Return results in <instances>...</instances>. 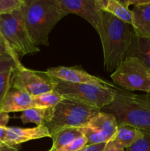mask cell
<instances>
[{"label":"cell","mask_w":150,"mask_h":151,"mask_svg":"<svg viewBox=\"0 0 150 151\" xmlns=\"http://www.w3.org/2000/svg\"><path fill=\"white\" fill-rule=\"evenodd\" d=\"M20 60L13 59L0 60V111L4 97L11 88V79L16 66L21 64Z\"/></svg>","instance_id":"obj_18"},{"label":"cell","mask_w":150,"mask_h":151,"mask_svg":"<svg viewBox=\"0 0 150 151\" xmlns=\"http://www.w3.org/2000/svg\"><path fill=\"white\" fill-rule=\"evenodd\" d=\"M86 126L90 127L101 134L109 142L117 131L118 123L113 115L100 111L90 121Z\"/></svg>","instance_id":"obj_14"},{"label":"cell","mask_w":150,"mask_h":151,"mask_svg":"<svg viewBox=\"0 0 150 151\" xmlns=\"http://www.w3.org/2000/svg\"><path fill=\"white\" fill-rule=\"evenodd\" d=\"M33 108L38 109H51L57 106L60 101L64 99L62 94L55 89L48 92L32 97Z\"/></svg>","instance_id":"obj_21"},{"label":"cell","mask_w":150,"mask_h":151,"mask_svg":"<svg viewBox=\"0 0 150 151\" xmlns=\"http://www.w3.org/2000/svg\"><path fill=\"white\" fill-rule=\"evenodd\" d=\"M56 91L64 98L76 100L99 109L113 101L117 88L91 83H69L54 79Z\"/></svg>","instance_id":"obj_5"},{"label":"cell","mask_w":150,"mask_h":151,"mask_svg":"<svg viewBox=\"0 0 150 151\" xmlns=\"http://www.w3.org/2000/svg\"><path fill=\"white\" fill-rule=\"evenodd\" d=\"M102 151H126L125 150H122V149L119 148L118 147H116L114 144L113 143V142L111 140H110L109 142H107L106 143V145L104 147V148L103 149Z\"/></svg>","instance_id":"obj_28"},{"label":"cell","mask_w":150,"mask_h":151,"mask_svg":"<svg viewBox=\"0 0 150 151\" xmlns=\"http://www.w3.org/2000/svg\"><path fill=\"white\" fill-rule=\"evenodd\" d=\"M82 136H83L82 128H70L61 130L51 137L53 142L51 149L58 151Z\"/></svg>","instance_id":"obj_19"},{"label":"cell","mask_w":150,"mask_h":151,"mask_svg":"<svg viewBox=\"0 0 150 151\" xmlns=\"http://www.w3.org/2000/svg\"><path fill=\"white\" fill-rule=\"evenodd\" d=\"M126 151H150V132L143 131L142 136Z\"/></svg>","instance_id":"obj_23"},{"label":"cell","mask_w":150,"mask_h":151,"mask_svg":"<svg viewBox=\"0 0 150 151\" xmlns=\"http://www.w3.org/2000/svg\"><path fill=\"white\" fill-rule=\"evenodd\" d=\"M59 4L66 16L75 14L88 22L97 33L102 27L101 10L97 6L96 0H58Z\"/></svg>","instance_id":"obj_9"},{"label":"cell","mask_w":150,"mask_h":151,"mask_svg":"<svg viewBox=\"0 0 150 151\" xmlns=\"http://www.w3.org/2000/svg\"><path fill=\"white\" fill-rule=\"evenodd\" d=\"M44 72L51 78L69 83L97 84V85L106 86L116 88V87L109 81L94 75H90L80 67L57 66V67L49 68L46 71Z\"/></svg>","instance_id":"obj_10"},{"label":"cell","mask_w":150,"mask_h":151,"mask_svg":"<svg viewBox=\"0 0 150 151\" xmlns=\"http://www.w3.org/2000/svg\"><path fill=\"white\" fill-rule=\"evenodd\" d=\"M96 3L101 10L132 24V12L122 2V0H96Z\"/></svg>","instance_id":"obj_17"},{"label":"cell","mask_w":150,"mask_h":151,"mask_svg":"<svg viewBox=\"0 0 150 151\" xmlns=\"http://www.w3.org/2000/svg\"><path fill=\"white\" fill-rule=\"evenodd\" d=\"M143 131L126 124L118 125L117 131L111 139L113 144L119 148L126 150L142 136Z\"/></svg>","instance_id":"obj_15"},{"label":"cell","mask_w":150,"mask_h":151,"mask_svg":"<svg viewBox=\"0 0 150 151\" xmlns=\"http://www.w3.org/2000/svg\"><path fill=\"white\" fill-rule=\"evenodd\" d=\"M13 59L15 60H20L19 56L13 51L8 43L0 32V60Z\"/></svg>","instance_id":"obj_25"},{"label":"cell","mask_w":150,"mask_h":151,"mask_svg":"<svg viewBox=\"0 0 150 151\" xmlns=\"http://www.w3.org/2000/svg\"><path fill=\"white\" fill-rule=\"evenodd\" d=\"M25 26L35 46H49V35L55 25L66 16L58 0H24Z\"/></svg>","instance_id":"obj_2"},{"label":"cell","mask_w":150,"mask_h":151,"mask_svg":"<svg viewBox=\"0 0 150 151\" xmlns=\"http://www.w3.org/2000/svg\"><path fill=\"white\" fill-rule=\"evenodd\" d=\"M106 145V143L99 145H86L85 147L79 151H102Z\"/></svg>","instance_id":"obj_27"},{"label":"cell","mask_w":150,"mask_h":151,"mask_svg":"<svg viewBox=\"0 0 150 151\" xmlns=\"http://www.w3.org/2000/svg\"><path fill=\"white\" fill-rule=\"evenodd\" d=\"M6 128L7 127L2 126V125H0V142H1L2 143H4V137H5V131H6Z\"/></svg>","instance_id":"obj_30"},{"label":"cell","mask_w":150,"mask_h":151,"mask_svg":"<svg viewBox=\"0 0 150 151\" xmlns=\"http://www.w3.org/2000/svg\"><path fill=\"white\" fill-rule=\"evenodd\" d=\"M82 128L83 135L86 137L87 141H88L87 145L102 144V143H107L108 142L104 136L93 128L88 126H85Z\"/></svg>","instance_id":"obj_22"},{"label":"cell","mask_w":150,"mask_h":151,"mask_svg":"<svg viewBox=\"0 0 150 151\" xmlns=\"http://www.w3.org/2000/svg\"><path fill=\"white\" fill-rule=\"evenodd\" d=\"M110 78L126 91L150 93V71L136 58L126 56Z\"/></svg>","instance_id":"obj_7"},{"label":"cell","mask_w":150,"mask_h":151,"mask_svg":"<svg viewBox=\"0 0 150 151\" xmlns=\"http://www.w3.org/2000/svg\"><path fill=\"white\" fill-rule=\"evenodd\" d=\"M52 108L51 109H38L32 108L22 112L20 118L23 124L35 123L37 126L44 125L49 120L51 116Z\"/></svg>","instance_id":"obj_20"},{"label":"cell","mask_w":150,"mask_h":151,"mask_svg":"<svg viewBox=\"0 0 150 151\" xmlns=\"http://www.w3.org/2000/svg\"><path fill=\"white\" fill-rule=\"evenodd\" d=\"M45 137L50 138V134L47 128L44 125L29 128L7 127L4 142L10 147H18L22 143Z\"/></svg>","instance_id":"obj_11"},{"label":"cell","mask_w":150,"mask_h":151,"mask_svg":"<svg viewBox=\"0 0 150 151\" xmlns=\"http://www.w3.org/2000/svg\"><path fill=\"white\" fill-rule=\"evenodd\" d=\"M48 151H54V150H51V149H50V150H48Z\"/></svg>","instance_id":"obj_31"},{"label":"cell","mask_w":150,"mask_h":151,"mask_svg":"<svg viewBox=\"0 0 150 151\" xmlns=\"http://www.w3.org/2000/svg\"><path fill=\"white\" fill-rule=\"evenodd\" d=\"M87 143H88V141H87L86 137L83 135L82 137H78L74 141L71 142L66 147L60 149L58 151H79L87 145Z\"/></svg>","instance_id":"obj_26"},{"label":"cell","mask_w":150,"mask_h":151,"mask_svg":"<svg viewBox=\"0 0 150 151\" xmlns=\"http://www.w3.org/2000/svg\"><path fill=\"white\" fill-rule=\"evenodd\" d=\"M101 110L76 100L64 98L52 108L49 120L44 124L52 135L61 130L70 128H83Z\"/></svg>","instance_id":"obj_4"},{"label":"cell","mask_w":150,"mask_h":151,"mask_svg":"<svg viewBox=\"0 0 150 151\" xmlns=\"http://www.w3.org/2000/svg\"><path fill=\"white\" fill-rule=\"evenodd\" d=\"M19 147H10L7 145L4 144L1 142H0V151H18Z\"/></svg>","instance_id":"obj_29"},{"label":"cell","mask_w":150,"mask_h":151,"mask_svg":"<svg viewBox=\"0 0 150 151\" xmlns=\"http://www.w3.org/2000/svg\"><path fill=\"white\" fill-rule=\"evenodd\" d=\"M132 12V27L135 35L141 38H150V0L135 6Z\"/></svg>","instance_id":"obj_13"},{"label":"cell","mask_w":150,"mask_h":151,"mask_svg":"<svg viewBox=\"0 0 150 151\" xmlns=\"http://www.w3.org/2000/svg\"><path fill=\"white\" fill-rule=\"evenodd\" d=\"M11 87L23 90L32 97L48 92L55 88L54 78L45 72L27 69L22 63L16 66L11 79Z\"/></svg>","instance_id":"obj_8"},{"label":"cell","mask_w":150,"mask_h":151,"mask_svg":"<svg viewBox=\"0 0 150 151\" xmlns=\"http://www.w3.org/2000/svg\"><path fill=\"white\" fill-rule=\"evenodd\" d=\"M24 0H0V16L10 14L23 6Z\"/></svg>","instance_id":"obj_24"},{"label":"cell","mask_w":150,"mask_h":151,"mask_svg":"<svg viewBox=\"0 0 150 151\" xmlns=\"http://www.w3.org/2000/svg\"><path fill=\"white\" fill-rule=\"evenodd\" d=\"M149 95H150V93H149Z\"/></svg>","instance_id":"obj_32"},{"label":"cell","mask_w":150,"mask_h":151,"mask_svg":"<svg viewBox=\"0 0 150 151\" xmlns=\"http://www.w3.org/2000/svg\"><path fill=\"white\" fill-rule=\"evenodd\" d=\"M116 118L118 125L126 124L142 131L150 132V95L137 94L119 89L113 101L101 109Z\"/></svg>","instance_id":"obj_3"},{"label":"cell","mask_w":150,"mask_h":151,"mask_svg":"<svg viewBox=\"0 0 150 151\" xmlns=\"http://www.w3.org/2000/svg\"><path fill=\"white\" fill-rule=\"evenodd\" d=\"M126 56L138 58L150 71V38H141L134 35Z\"/></svg>","instance_id":"obj_16"},{"label":"cell","mask_w":150,"mask_h":151,"mask_svg":"<svg viewBox=\"0 0 150 151\" xmlns=\"http://www.w3.org/2000/svg\"><path fill=\"white\" fill-rule=\"evenodd\" d=\"M0 32L19 58L40 52L25 26L23 6L10 14L0 16Z\"/></svg>","instance_id":"obj_6"},{"label":"cell","mask_w":150,"mask_h":151,"mask_svg":"<svg viewBox=\"0 0 150 151\" xmlns=\"http://www.w3.org/2000/svg\"><path fill=\"white\" fill-rule=\"evenodd\" d=\"M33 108V98L23 90L10 88L2 102L0 113L23 112Z\"/></svg>","instance_id":"obj_12"},{"label":"cell","mask_w":150,"mask_h":151,"mask_svg":"<svg viewBox=\"0 0 150 151\" xmlns=\"http://www.w3.org/2000/svg\"><path fill=\"white\" fill-rule=\"evenodd\" d=\"M102 27L99 32L102 45L104 69L113 73L126 57L135 32L132 25L101 10Z\"/></svg>","instance_id":"obj_1"}]
</instances>
